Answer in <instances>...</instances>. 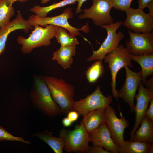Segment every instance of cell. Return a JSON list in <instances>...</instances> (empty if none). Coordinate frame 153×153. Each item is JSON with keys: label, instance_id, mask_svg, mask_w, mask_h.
<instances>
[{"label": "cell", "instance_id": "1", "mask_svg": "<svg viewBox=\"0 0 153 153\" xmlns=\"http://www.w3.org/2000/svg\"><path fill=\"white\" fill-rule=\"evenodd\" d=\"M33 79L30 96L33 103L49 116H56L62 114L60 108L53 100L42 76L34 74Z\"/></svg>", "mask_w": 153, "mask_h": 153}, {"label": "cell", "instance_id": "2", "mask_svg": "<svg viewBox=\"0 0 153 153\" xmlns=\"http://www.w3.org/2000/svg\"><path fill=\"white\" fill-rule=\"evenodd\" d=\"M42 77L48 87L53 100L59 106L62 114H66L73 110L75 101L74 86L62 79L51 76Z\"/></svg>", "mask_w": 153, "mask_h": 153}, {"label": "cell", "instance_id": "3", "mask_svg": "<svg viewBox=\"0 0 153 153\" xmlns=\"http://www.w3.org/2000/svg\"><path fill=\"white\" fill-rule=\"evenodd\" d=\"M33 26L34 30L28 37L20 35L17 37V42L21 45L20 50L24 54H29L35 48L50 45L58 27L51 24L44 27L38 25Z\"/></svg>", "mask_w": 153, "mask_h": 153}, {"label": "cell", "instance_id": "4", "mask_svg": "<svg viewBox=\"0 0 153 153\" xmlns=\"http://www.w3.org/2000/svg\"><path fill=\"white\" fill-rule=\"evenodd\" d=\"M59 137L64 140L63 149L68 153H88L89 133L83 124L76 125L73 130L62 129Z\"/></svg>", "mask_w": 153, "mask_h": 153}, {"label": "cell", "instance_id": "5", "mask_svg": "<svg viewBox=\"0 0 153 153\" xmlns=\"http://www.w3.org/2000/svg\"><path fill=\"white\" fill-rule=\"evenodd\" d=\"M73 17L72 9L69 8L65 9L62 14L55 16L41 17L33 14L30 16L27 20L32 26L36 25L42 27L46 26L51 24L64 28L74 36L79 35V31L81 30L86 33H88L90 30L88 24L80 28H76L70 24L68 20Z\"/></svg>", "mask_w": 153, "mask_h": 153}, {"label": "cell", "instance_id": "6", "mask_svg": "<svg viewBox=\"0 0 153 153\" xmlns=\"http://www.w3.org/2000/svg\"><path fill=\"white\" fill-rule=\"evenodd\" d=\"M123 23L122 21H119L100 26L101 28L106 30L107 37L97 50H93L92 55L87 59L88 61L103 60L107 54L118 47L120 42L125 37L122 32H116L117 29L122 25Z\"/></svg>", "mask_w": 153, "mask_h": 153}, {"label": "cell", "instance_id": "7", "mask_svg": "<svg viewBox=\"0 0 153 153\" xmlns=\"http://www.w3.org/2000/svg\"><path fill=\"white\" fill-rule=\"evenodd\" d=\"M105 63L108 64V68L111 71L112 82L111 85L113 97L117 98V90L116 89V77L119 71L126 66L132 67L133 65L130 54L126 48L119 44L115 49L107 54L103 59Z\"/></svg>", "mask_w": 153, "mask_h": 153}, {"label": "cell", "instance_id": "8", "mask_svg": "<svg viewBox=\"0 0 153 153\" xmlns=\"http://www.w3.org/2000/svg\"><path fill=\"white\" fill-rule=\"evenodd\" d=\"M93 3L89 8L84 9L78 18H90L97 26L112 23L114 20L110 12L113 7L112 0H92Z\"/></svg>", "mask_w": 153, "mask_h": 153}, {"label": "cell", "instance_id": "9", "mask_svg": "<svg viewBox=\"0 0 153 153\" xmlns=\"http://www.w3.org/2000/svg\"><path fill=\"white\" fill-rule=\"evenodd\" d=\"M126 18L122 25L136 33H150L153 29V17L139 8L130 7L126 11Z\"/></svg>", "mask_w": 153, "mask_h": 153}, {"label": "cell", "instance_id": "10", "mask_svg": "<svg viewBox=\"0 0 153 153\" xmlns=\"http://www.w3.org/2000/svg\"><path fill=\"white\" fill-rule=\"evenodd\" d=\"M112 103V96H104L101 92L100 86H98L94 92L85 98L75 101L73 110L77 112L80 115L84 116L91 111L106 107Z\"/></svg>", "mask_w": 153, "mask_h": 153}, {"label": "cell", "instance_id": "11", "mask_svg": "<svg viewBox=\"0 0 153 153\" xmlns=\"http://www.w3.org/2000/svg\"><path fill=\"white\" fill-rule=\"evenodd\" d=\"M126 73V78L123 86L117 92V98H122L127 103L131 112H134V100L136 91L141 82V71L134 72L128 66L125 67Z\"/></svg>", "mask_w": 153, "mask_h": 153}, {"label": "cell", "instance_id": "12", "mask_svg": "<svg viewBox=\"0 0 153 153\" xmlns=\"http://www.w3.org/2000/svg\"><path fill=\"white\" fill-rule=\"evenodd\" d=\"M130 41H126V48L134 55L153 54V32L136 33L128 30Z\"/></svg>", "mask_w": 153, "mask_h": 153}, {"label": "cell", "instance_id": "13", "mask_svg": "<svg viewBox=\"0 0 153 153\" xmlns=\"http://www.w3.org/2000/svg\"><path fill=\"white\" fill-rule=\"evenodd\" d=\"M105 123L107 124L112 139L118 146L125 140L124 133L129 123L125 117H117L115 109L110 105L105 109Z\"/></svg>", "mask_w": 153, "mask_h": 153}, {"label": "cell", "instance_id": "14", "mask_svg": "<svg viewBox=\"0 0 153 153\" xmlns=\"http://www.w3.org/2000/svg\"><path fill=\"white\" fill-rule=\"evenodd\" d=\"M143 84L141 82L139 85L138 92L135 97L137 101L134 110L135 114V122L132 130L130 133L129 141L132 140L135 132L145 116V112L148 107L151 100L153 98V89L145 88Z\"/></svg>", "mask_w": 153, "mask_h": 153}, {"label": "cell", "instance_id": "15", "mask_svg": "<svg viewBox=\"0 0 153 153\" xmlns=\"http://www.w3.org/2000/svg\"><path fill=\"white\" fill-rule=\"evenodd\" d=\"M89 133L90 141L93 145L100 146L111 153H118V146L112 139L105 123Z\"/></svg>", "mask_w": 153, "mask_h": 153}, {"label": "cell", "instance_id": "16", "mask_svg": "<svg viewBox=\"0 0 153 153\" xmlns=\"http://www.w3.org/2000/svg\"><path fill=\"white\" fill-rule=\"evenodd\" d=\"M33 29L27 20L24 19L21 12L18 11L16 18L0 29V57L5 50L8 37L12 32L22 30L25 33H28Z\"/></svg>", "mask_w": 153, "mask_h": 153}, {"label": "cell", "instance_id": "17", "mask_svg": "<svg viewBox=\"0 0 153 153\" xmlns=\"http://www.w3.org/2000/svg\"><path fill=\"white\" fill-rule=\"evenodd\" d=\"M75 46H61L53 53L52 58L64 69L71 67L76 54Z\"/></svg>", "mask_w": 153, "mask_h": 153}, {"label": "cell", "instance_id": "18", "mask_svg": "<svg viewBox=\"0 0 153 153\" xmlns=\"http://www.w3.org/2000/svg\"><path fill=\"white\" fill-rule=\"evenodd\" d=\"M119 153H153V142L125 141L118 146Z\"/></svg>", "mask_w": 153, "mask_h": 153}, {"label": "cell", "instance_id": "19", "mask_svg": "<svg viewBox=\"0 0 153 153\" xmlns=\"http://www.w3.org/2000/svg\"><path fill=\"white\" fill-rule=\"evenodd\" d=\"M106 107L91 111L83 116L81 123L83 124L89 133L105 123Z\"/></svg>", "mask_w": 153, "mask_h": 153}, {"label": "cell", "instance_id": "20", "mask_svg": "<svg viewBox=\"0 0 153 153\" xmlns=\"http://www.w3.org/2000/svg\"><path fill=\"white\" fill-rule=\"evenodd\" d=\"M140 125V127L135 132L131 141L153 142V121L145 116Z\"/></svg>", "mask_w": 153, "mask_h": 153}, {"label": "cell", "instance_id": "21", "mask_svg": "<svg viewBox=\"0 0 153 153\" xmlns=\"http://www.w3.org/2000/svg\"><path fill=\"white\" fill-rule=\"evenodd\" d=\"M131 60L138 63L142 70L141 82L144 84L149 76L153 74V54L140 55H134L130 54Z\"/></svg>", "mask_w": 153, "mask_h": 153}, {"label": "cell", "instance_id": "22", "mask_svg": "<svg viewBox=\"0 0 153 153\" xmlns=\"http://www.w3.org/2000/svg\"><path fill=\"white\" fill-rule=\"evenodd\" d=\"M34 135L39 137L46 143L55 153H62L64 146V140L61 137L53 136L52 133L47 130L37 133Z\"/></svg>", "mask_w": 153, "mask_h": 153}, {"label": "cell", "instance_id": "23", "mask_svg": "<svg viewBox=\"0 0 153 153\" xmlns=\"http://www.w3.org/2000/svg\"><path fill=\"white\" fill-rule=\"evenodd\" d=\"M77 0H63L58 3H54L46 7H41L39 5L34 6L30 10L35 15L41 17H46L51 11L67 5L75 4Z\"/></svg>", "mask_w": 153, "mask_h": 153}, {"label": "cell", "instance_id": "24", "mask_svg": "<svg viewBox=\"0 0 153 153\" xmlns=\"http://www.w3.org/2000/svg\"><path fill=\"white\" fill-rule=\"evenodd\" d=\"M15 11L10 0H0V27L3 28L10 22Z\"/></svg>", "mask_w": 153, "mask_h": 153}, {"label": "cell", "instance_id": "25", "mask_svg": "<svg viewBox=\"0 0 153 153\" xmlns=\"http://www.w3.org/2000/svg\"><path fill=\"white\" fill-rule=\"evenodd\" d=\"M64 28L58 26L54 34L58 42L61 46H76L79 44V41L75 36L67 32Z\"/></svg>", "mask_w": 153, "mask_h": 153}, {"label": "cell", "instance_id": "26", "mask_svg": "<svg viewBox=\"0 0 153 153\" xmlns=\"http://www.w3.org/2000/svg\"><path fill=\"white\" fill-rule=\"evenodd\" d=\"M104 70L102 60H96L86 71V76L88 82L91 84L95 83L103 75Z\"/></svg>", "mask_w": 153, "mask_h": 153}, {"label": "cell", "instance_id": "27", "mask_svg": "<svg viewBox=\"0 0 153 153\" xmlns=\"http://www.w3.org/2000/svg\"><path fill=\"white\" fill-rule=\"evenodd\" d=\"M17 141L29 144V141L25 140L20 137H16L12 135L2 127L0 126V141Z\"/></svg>", "mask_w": 153, "mask_h": 153}, {"label": "cell", "instance_id": "28", "mask_svg": "<svg viewBox=\"0 0 153 153\" xmlns=\"http://www.w3.org/2000/svg\"><path fill=\"white\" fill-rule=\"evenodd\" d=\"M132 0H112L113 7L122 11H126L130 7Z\"/></svg>", "mask_w": 153, "mask_h": 153}, {"label": "cell", "instance_id": "29", "mask_svg": "<svg viewBox=\"0 0 153 153\" xmlns=\"http://www.w3.org/2000/svg\"><path fill=\"white\" fill-rule=\"evenodd\" d=\"M88 153H111L110 152L104 150L101 147L97 145L89 146Z\"/></svg>", "mask_w": 153, "mask_h": 153}, {"label": "cell", "instance_id": "30", "mask_svg": "<svg viewBox=\"0 0 153 153\" xmlns=\"http://www.w3.org/2000/svg\"><path fill=\"white\" fill-rule=\"evenodd\" d=\"M80 116L79 113L75 110L70 111L67 114V117L73 122L76 121Z\"/></svg>", "mask_w": 153, "mask_h": 153}, {"label": "cell", "instance_id": "31", "mask_svg": "<svg viewBox=\"0 0 153 153\" xmlns=\"http://www.w3.org/2000/svg\"><path fill=\"white\" fill-rule=\"evenodd\" d=\"M150 103L149 107L145 112V116L153 121V98Z\"/></svg>", "mask_w": 153, "mask_h": 153}, {"label": "cell", "instance_id": "32", "mask_svg": "<svg viewBox=\"0 0 153 153\" xmlns=\"http://www.w3.org/2000/svg\"><path fill=\"white\" fill-rule=\"evenodd\" d=\"M153 0H138V8L143 10L147 7L148 4Z\"/></svg>", "mask_w": 153, "mask_h": 153}, {"label": "cell", "instance_id": "33", "mask_svg": "<svg viewBox=\"0 0 153 153\" xmlns=\"http://www.w3.org/2000/svg\"><path fill=\"white\" fill-rule=\"evenodd\" d=\"M72 122L67 117L64 118L62 120V123L65 127H69L72 124Z\"/></svg>", "mask_w": 153, "mask_h": 153}, {"label": "cell", "instance_id": "34", "mask_svg": "<svg viewBox=\"0 0 153 153\" xmlns=\"http://www.w3.org/2000/svg\"><path fill=\"white\" fill-rule=\"evenodd\" d=\"M86 1L87 0H77L78 5L75 12V14H78L83 11L81 9L82 5V4Z\"/></svg>", "mask_w": 153, "mask_h": 153}, {"label": "cell", "instance_id": "35", "mask_svg": "<svg viewBox=\"0 0 153 153\" xmlns=\"http://www.w3.org/2000/svg\"><path fill=\"white\" fill-rule=\"evenodd\" d=\"M146 7L149 9V12L148 13L153 17V1L149 3L147 5Z\"/></svg>", "mask_w": 153, "mask_h": 153}, {"label": "cell", "instance_id": "36", "mask_svg": "<svg viewBox=\"0 0 153 153\" xmlns=\"http://www.w3.org/2000/svg\"><path fill=\"white\" fill-rule=\"evenodd\" d=\"M12 4L16 1H18L20 2H24L31 0H10Z\"/></svg>", "mask_w": 153, "mask_h": 153}, {"label": "cell", "instance_id": "37", "mask_svg": "<svg viewBox=\"0 0 153 153\" xmlns=\"http://www.w3.org/2000/svg\"><path fill=\"white\" fill-rule=\"evenodd\" d=\"M50 0H41V4H45L48 3Z\"/></svg>", "mask_w": 153, "mask_h": 153}, {"label": "cell", "instance_id": "38", "mask_svg": "<svg viewBox=\"0 0 153 153\" xmlns=\"http://www.w3.org/2000/svg\"><path fill=\"white\" fill-rule=\"evenodd\" d=\"M0 28H1V27H0Z\"/></svg>", "mask_w": 153, "mask_h": 153}]
</instances>
